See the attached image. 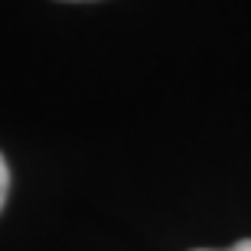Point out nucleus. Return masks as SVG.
Here are the masks:
<instances>
[{
	"label": "nucleus",
	"instance_id": "obj_1",
	"mask_svg": "<svg viewBox=\"0 0 251 251\" xmlns=\"http://www.w3.org/2000/svg\"><path fill=\"white\" fill-rule=\"evenodd\" d=\"M7 186H10V170H7V160L0 157V209H3V199H7Z\"/></svg>",
	"mask_w": 251,
	"mask_h": 251
},
{
	"label": "nucleus",
	"instance_id": "obj_2",
	"mask_svg": "<svg viewBox=\"0 0 251 251\" xmlns=\"http://www.w3.org/2000/svg\"><path fill=\"white\" fill-rule=\"evenodd\" d=\"M199 251H209V248H199ZM225 251H251V238H245V242L232 245V248H225Z\"/></svg>",
	"mask_w": 251,
	"mask_h": 251
}]
</instances>
